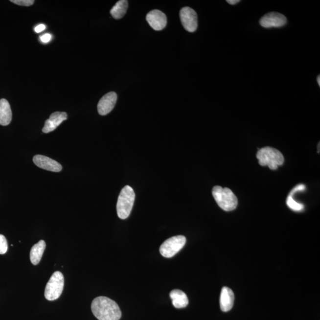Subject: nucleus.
Listing matches in <instances>:
<instances>
[{"label":"nucleus","mask_w":320,"mask_h":320,"mask_svg":"<svg viewBox=\"0 0 320 320\" xmlns=\"http://www.w3.org/2000/svg\"><path fill=\"white\" fill-rule=\"evenodd\" d=\"M91 311L99 320H119L122 313L117 303L108 297H95L91 303Z\"/></svg>","instance_id":"f257e3e1"},{"label":"nucleus","mask_w":320,"mask_h":320,"mask_svg":"<svg viewBox=\"0 0 320 320\" xmlns=\"http://www.w3.org/2000/svg\"><path fill=\"white\" fill-rule=\"evenodd\" d=\"M136 194L131 186L123 188L117 199L116 210L117 215L122 220H125L130 215L133 209Z\"/></svg>","instance_id":"f03ea898"},{"label":"nucleus","mask_w":320,"mask_h":320,"mask_svg":"<svg viewBox=\"0 0 320 320\" xmlns=\"http://www.w3.org/2000/svg\"><path fill=\"white\" fill-rule=\"evenodd\" d=\"M212 195L219 206L226 211H231L236 208L237 198L229 188L219 186L213 187Z\"/></svg>","instance_id":"7ed1b4c3"},{"label":"nucleus","mask_w":320,"mask_h":320,"mask_svg":"<svg viewBox=\"0 0 320 320\" xmlns=\"http://www.w3.org/2000/svg\"><path fill=\"white\" fill-rule=\"evenodd\" d=\"M257 158L262 166H268L272 170H276L279 165L284 162L282 154L276 149L266 147L260 149L257 153Z\"/></svg>","instance_id":"20e7f679"},{"label":"nucleus","mask_w":320,"mask_h":320,"mask_svg":"<svg viewBox=\"0 0 320 320\" xmlns=\"http://www.w3.org/2000/svg\"><path fill=\"white\" fill-rule=\"evenodd\" d=\"M64 286V277L61 272H55L47 283L45 297L48 301L57 299L63 293Z\"/></svg>","instance_id":"39448f33"},{"label":"nucleus","mask_w":320,"mask_h":320,"mask_svg":"<svg viewBox=\"0 0 320 320\" xmlns=\"http://www.w3.org/2000/svg\"><path fill=\"white\" fill-rule=\"evenodd\" d=\"M186 242V238L183 235L168 238L160 246V253L164 257H172L183 249Z\"/></svg>","instance_id":"423d86ee"},{"label":"nucleus","mask_w":320,"mask_h":320,"mask_svg":"<svg viewBox=\"0 0 320 320\" xmlns=\"http://www.w3.org/2000/svg\"><path fill=\"white\" fill-rule=\"evenodd\" d=\"M182 25L184 29L189 32H195L198 28V16L195 11L192 8L185 7L182 8L180 12Z\"/></svg>","instance_id":"0eeeda50"},{"label":"nucleus","mask_w":320,"mask_h":320,"mask_svg":"<svg viewBox=\"0 0 320 320\" xmlns=\"http://www.w3.org/2000/svg\"><path fill=\"white\" fill-rule=\"evenodd\" d=\"M261 26L263 27H281L287 23V19L284 15L277 12H271L263 16L259 22Z\"/></svg>","instance_id":"6e6552de"},{"label":"nucleus","mask_w":320,"mask_h":320,"mask_svg":"<svg viewBox=\"0 0 320 320\" xmlns=\"http://www.w3.org/2000/svg\"><path fill=\"white\" fill-rule=\"evenodd\" d=\"M146 19L150 26L156 31L164 29L167 23L166 16L159 10L151 11L146 16Z\"/></svg>","instance_id":"1a4fd4ad"},{"label":"nucleus","mask_w":320,"mask_h":320,"mask_svg":"<svg viewBox=\"0 0 320 320\" xmlns=\"http://www.w3.org/2000/svg\"><path fill=\"white\" fill-rule=\"evenodd\" d=\"M117 99V94L114 91L109 92L104 95L97 105L99 114L102 116H105L110 113L116 105Z\"/></svg>","instance_id":"9d476101"},{"label":"nucleus","mask_w":320,"mask_h":320,"mask_svg":"<svg viewBox=\"0 0 320 320\" xmlns=\"http://www.w3.org/2000/svg\"><path fill=\"white\" fill-rule=\"evenodd\" d=\"M33 161L42 169L53 172H60L62 170L61 165L59 162L46 156L36 155L33 157Z\"/></svg>","instance_id":"9b49d317"},{"label":"nucleus","mask_w":320,"mask_h":320,"mask_svg":"<svg viewBox=\"0 0 320 320\" xmlns=\"http://www.w3.org/2000/svg\"><path fill=\"white\" fill-rule=\"evenodd\" d=\"M68 115L66 112H56L50 115L49 119L45 122L42 131L44 133H49L55 130L61 123L67 119Z\"/></svg>","instance_id":"f8f14e48"},{"label":"nucleus","mask_w":320,"mask_h":320,"mask_svg":"<svg viewBox=\"0 0 320 320\" xmlns=\"http://www.w3.org/2000/svg\"><path fill=\"white\" fill-rule=\"evenodd\" d=\"M234 302V294L231 289L223 287L220 296V307L223 312H228L231 310Z\"/></svg>","instance_id":"ddd939ff"},{"label":"nucleus","mask_w":320,"mask_h":320,"mask_svg":"<svg viewBox=\"0 0 320 320\" xmlns=\"http://www.w3.org/2000/svg\"><path fill=\"white\" fill-rule=\"evenodd\" d=\"M12 119V112L8 101L5 99L0 100V125H9Z\"/></svg>","instance_id":"4468645a"},{"label":"nucleus","mask_w":320,"mask_h":320,"mask_svg":"<svg viewBox=\"0 0 320 320\" xmlns=\"http://www.w3.org/2000/svg\"><path fill=\"white\" fill-rule=\"evenodd\" d=\"M170 297L172 300L174 307L176 308H183L189 304V299L184 292L179 290L171 291Z\"/></svg>","instance_id":"2eb2a0df"},{"label":"nucleus","mask_w":320,"mask_h":320,"mask_svg":"<svg viewBox=\"0 0 320 320\" xmlns=\"http://www.w3.org/2000/svg\"><path fill=\"white\" fill-rule=\"evenodd\" d=\"M46 249V241L40 240L31 249L30 259L33 265H37L42 259L45 250Z\"/></svg>","instance_id":"dca6fc26"},{"label":"nucleus","mask_w":320,"mask_h":320,"mask_svg":"<svg viewBox=\"0 0 320 320\" xmlns=\"http://www.w3.org/2000/svg\"><path fill=\"white\" fill-rule=\"evenodd\" d=\"M128 7V1H126V0H120L112 7L110 13L114 19H120L125 15Z\"/></svg>","instance_id":"f3484780"},{"label":"nucleus","mask_w":320,"mask_h":320,"mask_svg":"<svg viewBox=\"0 0 320 320\" xmlns=\"http://www.w3.org/2000/svg\"><path fill=\"white\" fill-rule=\"evenodd\" d=\"M287 206L295 211H301L304 209V206L302 204L297 203L293 198V196L291 194L288 196L287 201H286Z\"/></svg>","instance_id":"a211bd4d"},{"label":"nucleus","mask_w":320,"mask_h":320,"mask_svg":"<svg viewBox=\"0 0 320 320\" xmlns=\"http://www.w3.org/2000/svg\"><path fill=\"white\" fill-rule=\"evenodd\" d=\"M8 243L3 235L0 234V254H4L7 251Z\"/></svg>","instance_id":"6ab92c4d"},{"label":"nucleus","mask_w":320,"mask_h":320,"mask_svg":"<svg viewBox=\"0 0 320 320\" xmlns=\"http://www.w3.org/2000/svg\"><path fill=\"white\" fill-rule=\"evenodd\" d=\"M10 1L14 4L26 7L30 6L35 2L33 0H11Z\"/></svg>","instance_id":"aec40b11"},{"label":"nucleus","mask_w":320,"mask_h":320,"mask_svg":"<svg viewBox=\"0 0 320 320\" xmlns=\"http://www.w3.org/2000/svg\"><path fill=\"white\" fill-rule=\"evenodd\" d=\"M51 38L52 36L49 34V33H46V34L42 35L40 37L41 41L44 42V43H48L51 40Z\"/></svg>","instance_id":"412c9836"},{"label":"nucleus","mask_w":320,"mask_h":320,"mask_svg":"<svg viewBox=\"0 0 320 320\" xmlns=\"http://www.w3.org/2000/svg\"><path fill=\"white\" fill-rule=\"evenodd\" d=\"M46 29V26L44 24H39L35 28V31L36 33H41Z\"/></svg>","instance_id":"4be33fe9"},{"label":"nucleus","mask_w":320,"mask_h":320,"mask_svg":"<svg viewBox=\"0 0 320 320\" xmlns=\"http://www.w3.org/2000/svg\"><path fill=\"white\" fill-rule=\"evenodd\" d=\"M227 2L231 5H235L240 2V0H227Z\"/></svg>","instance_id":"5701e85b"},{"label":"nucleus","mask_w":320,"mask_h":320,"mask_svg":"<svg viewBox=\"0 0 320 320\" xmlns=\"http://www.w3.org/2000/svg\"><path fill=\"white\" fill-rule=\"evenodd\" d=\"M317 83H318L319 86H320V75H319L318 77H317Z\"/></svg>","instance_id":"b1692460"}]
</instances>
